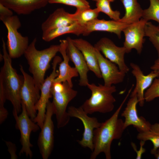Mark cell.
<instances>
[{"instance_id":"cell-1","label":"cell","mask_w":159,"mask_h":159,"mask_svg":"<svg viewBox=\"0 0 159 159\" xmlns=\"http://www.w3.org/2000/svg\"><path fill=\"white\" fill-rule=\"evenodd\" d=\"M131 87L127 94L115 112L108 119L101 123L94 131L93 149L90 159H95L101 153H103L106 159H111V147L113 141L120 139L125 130L124 121L119 118L122 107L131 92Z\"/></svg>"},{"instance_id":"cell-2","label":"cell","mask_w":159,"mask_h":159,"mask_svg":"<svg viewBox=\"0 0 159 159\" xmlns=\"http://www.w3.org/2000/svg\"><path fill=\"white\" fill-rule=\"evenodd\" d=\"M2 42L4 63L0 72V90L3 92L6 100L11 102L13 110L18 114L22 111L21 92L24 77L18 74L13 67L12 59L7 51L3 39Z\"/></svg>"},{"instance_id":"cell-3","label":"cell","mask_w":159,"mask_h":159,"mask_svg":"<svg viewBox=\"0 0 159 159\" xmlns=\"http://www.w3.org/2000/svg\"><path fill=\"white\" fill-rule=\"evenodd\" d=\"M34 38L29 44L24 54L29 65V70L33 75L35 87L40 92L41 87L45 79V73L50 67V62L59 52V45H52L42 50L37 49Z\"/></svg>"},{"instance_id":"cell-4","label":"cell","mask_w":159,"mask_h":159,"mask_svg":"<svg viewBox=\"0 0 159 159\" xmlns=\"http://www.w3.org/2000/svg\"><path fill=\"white\" fill-rule=\"evenodd\" d=\"M87 86L91 91V95L81 107L87 114L96 112L105 114L113 110L116 102L113 95L116 91L115 86L108 87L100 84L97 85L89 83Z\"/></svg>"},{"instance_id":"cell-5","label":"cell","mask_w":159,"mask_h":159,"mask_svg":"<svg viewBox=\"0 0 159 159\" xmlns=\"http://www.w3.org/2000/svg\"><path fill=\"white\" fill-rule=\"evenodd\" d=\"M7 30V47L8 52L11 59H16L24 55L28 48L29 39L23 36L18 30L21 26V22L17 16L8 17L0 16Z\"/></svg>"},{"instance_id":"cell-6","label":"cell","mask_w":159,"mask_h":159,"mask_svg":"<svg viewBox=\"0 0 159 159\" xmlns=\"http://www.w3.org/2000/svg\"><path fill=\"white\" fill-rule=\"evenodd\" d=\"M63 83L64 87L62 90L55 91L51 89L53 97L52 102L58 128L64 127L69 122L70 117L67 111V107L77 94V91L73 89L67 82Z\"/></svg>"},{"instance_id":"cell-7","label":"cell","mask_w":159,"mask_h":159,"mask_svg":"<svg viewBox=\"0 0 159 159\" xmlns=\"http://www.w3.org/2000/svg\"><path fill=\"white\" fill-rule=\"evenodd\" d=\"M22 111L21 114H18L13 110V115L15 120L16 128L19 130L21 134L20 142L22 148L19 155L25 154L27 157L31 158L33 153L31 149L33 145L30 142L31 133L37 131L40 128L37 123L32 120L27 113L25 105L21 102Z\"/></svg>"},{"instance_id":"cell-8","label":"cell","mask_w":159,"mask_h":159,"mask_svg":"<svg viewBox=\"0 0 159 159\" xmlns=\"http://www.w3.org/2000/svg\"><path fill=\"white\" fill-rule=\"evenodd\" d=\"M62 61L61 58L59 56H55L54 58L52 71L43 83L40 88V98L35 105V109L37 111V113L33 121L37 124L40 129L42 127L44 120L47 104L49 99L52 97L51 92L52 84L54 79L59 74V71L56 69L57 66Z\"/></svg>"},{"instance_id":"cell-9","label":"cell","mask_w":159,"mask_h":159,"mask_svg":"<svg viewBox=\"0 0 159 159\" xmlns=\"http://www.w3.org/2000/svg\"><path fill=\"white\" fill-rule=\"evenodd\" d=\"M54 110L52 102H48L43 125L41 129L38 145L42 158L47 159L53 150L54 145V125L52 120Z\"/></svg>"},{"instance_id":"cell-10","label":"cell","mask_w":159,"mask_h":159,"mask_svg":"<svg viewBox=\"0 0 159 159\" xmlns=\"http://www.w3.org/2000/svg\"><path fill=\"white\" fill-rule=\"evenodd\" d=\"M67 111L70 117L79 119L84 126L82 137L81 140L78 141L79 144L82 147L89 148L92 151L93 149L94 131L101 125V123L99 122L96 117L89 116L81 106L79 107L69 106Z\"/></svg>"},{"instance_id":"cell-11","label":"cell","mask_w":159,"mask_h":159,"mask_svg":"<svg viewBox=\"0 0 159 159\" xmlns=\"http://www.w3.org/2000/svg\"><path fill=\"white\" fill-rule=\"evenodd\" d=\"M105 57L115 64L119 69L125 74L130 70L125 62L124 56L126 53L125 48L116 46L110 39L104 37L101 38L94 46Z\"/></svg>"},{"instance_id":"cell-12","label":"cell","mask_w":159,"mask_h":159,"mask_svg":"<svg viewBox=\"0 0 159 159\" xmlns=\"http://www.w3.org/2000/svg\"><path fill=\"white\" fill-rule=\"evenodd\" d=\"M147 22L142 18L138 21L128 24L123 30L125 40L123 47L127 53L135 49L138 54H140L142 50L144 40L145 25Z\"/></svg>"},{"instance_id":"cell-13","label":"cell","mask_w":159,"mask_h":159,"mask_svg":"<svg viewBox=\"0 0 159 159\" xmlns=\"http://www.w3.org/2000/svg\"><path fill=\"white\" fill-rule=\"evenodd\" d=\"M20 70L24 77V82L21 92V102L25 105L30 117L32 120L37 113L35 106L40 97V92L37 90L33 77L27 73L23 66L20 65Z\"/></svg>"},{"instance_id":"cell-14","label":"cell","mask_w":159,"mask_h":159,"mask_svg":"<svg viewBox=\"0 0 159 159\" xmlns=\"http://www.w3.org/2000/svg\"><path fill=\"white\" fill-rule=\"evenodd\" d=\"M138 103L137 95L131 94L121 116L125 118L124 128L125 130L129 126L132 125L139 132L150 130L152 124L143 117L138 115L137 105Z\"/></svg>"},{"instance_id":"cell-15","label":"cell","mask_w":159,"mask_h":159,"mask_svg":"<svg viewBox=\"0 0 159 159\" xmlns=\"http://www.w3.org/2000/svg\"><path fill=\"white\" fill-rule=\"evenodd\" d=\"M95 49L104 85L109 87L122 82L126 74L122 72L115 64L104 57L100 51Z\"/></svg>"},{"instance_id":"cell-16","label":"cell","mask_w":159,"mask_h":159,"mask_svg":"<svg viewBox=\"0 0 159 159\" xmlns=\"http://www.w3.org/2000/svg\"><path fill=\"white\" fill-rule=\"evenodd\" d=\"M130 66L132 69L131 73L136 80L135 87L131 94L137 95L139 105L143 107L145 103L144 95L145 90L151 85L155 79L159 77V75L153 71L145 75L137 64L131 62Z\"/></svg>"},{"instance_id":"cell-17","label":"cell","mask_w":159,"mask_h":159,"mask_svg":"<svg viewBox=\"0 0 159 159\" xmlns=\"http://www.w3.org/2000/svg\"><path fill=\"white\" fill-rule=\"evenodd\" d=\"M66 39L67 54L74 64L80 76L78 84L82 87L87 86L89 83L87 73L90 69L86 61L81 52L73 44L72 39L68 37Z\"/></svg>"},{"instance_id":"cell-18","label":"cell","mask_w":159,"mask_h":159,"mask_svg":"<svg viewBox=\"0 0 159 159\" xmlns=\"http://www.w3.org/2000/svg\"><path fill=\"white\" fill-rule=\"evenodd\" d=\"M128 25L119 21L106 20L97 18L84 26L82 35L86 36L95 31H104L114 33L120 38L121 32Z\"/></svg>"},{"instance_id":"cell-19","label":"cell","mask_w":159,"mask_h":159,"mask_svg":"<svg viewBox=\"0 0 159 159\" xmlns=\"http://www.w3.org/2000/svg\"><path fill=\"white\" fill-rule=\"evenodd\" d=\"M59 52L62 55L63 60L59 64V74L54 80V82H67L73 87L72 79L78 76V71L74 67H71L69 64V58L67 54L66 48L67 41L66 39L60 40Z\"/></svg>"},{"instance_id":"cell-20","label":"cell","mask_w":159,"mask_h":159,"mask_svg":"<svg viewBox=\"0 0 159 159\" xmlns=\"http://www.w3.org/2000/svg\"><path fill=\"white\" fill-rule=\"evenodd\" d=\"M49 0H0V3L19 15H27L45 7Z\"/></svg>"},{"instance_id":"cell-21","label":"cell","mask_w":159,"mask_h":159,"mask_svg":"<svg viewBox=\"0 0 159 159\" xmlns=\"http://www.w3.org/2000/svg\"><path fill=\"white\" fill-rule=\"evenodd\" d=\"M72 41L83 55L90 70L92 71L97 77L102 78L94 46L82 38L72 39Z\"/></svg>"},{"instance_id":"cell-22","label":"cell","mask_w":159,"mask_h":159,"mask_svg":"<svg viewBox=\"0 0 159 159\" xmlns=\"http://www.w3.org/2000/svg\"><path fill=\"white\" fill-rule=\"evenodd\" d=\"M74 22L71 14L67 12L63 8H60L57 9L49 15L42 24L41 28L43 33Z\"/></svg>"},{"instance_id":"cell-23","label":"cell","mask_w":159,"mask_h":159,"mask_svg":"<svg viewBox=\"0 0 159 159\" xmlns=\"http://www.w3.org/2000/svg\"><path fill=\"white\" fill-rule=\"evenodd\" d=\"M125 10L124 16L119 20L129 24L138 21L142 17L143 10L137 0H120Z\"/></svg>"},{"instance_id":"cell-24","label":"cell","mask_w":159,"mask_h":159,"mask_svg":"<svg viewBox=\"0 0 159 159\" xmlns=\"http://www.w3.org/2000/svg\"><path fill=\"white\" fill-rule=\"evenodd\" d=\"M84 26L74 22L71 24L62 26L42 33V39L46 42H49L60 36L68 33L77 35L83 34Z\"/></svg>"},{"instance_id":"cell-25","label":"cell","mask_w":159,"mask_h":159,"mask_svg":"<svg viewBox=\"0 0 159 159\" xmlns=\"http://www.w3.org/2000/svg\"><path fill=\"white\" fill-rule=\"evenodd\" d=\"M137 138L140 140L145 142L148 140L151 141L153 147L150 150V153L153 155L156 150L159 148V123H155L151 125L148 130L139 132Z\"/></svg>"},{"instance_id":"cell-26","label":"cell","mask_w":159,"mask_h":159,"mask_svg":"<svg viewBox=\"0 0 159 159\" xmlns=\"http://www.w3.org/2000/svg\"><path fill=\"white\" fill-rule=\"evenodd\" d=\"M100 13L96 8L94 9L90 8L77 9L76 12L71 14V15L75 22L84 26L88 22L97 18Z\"/></svg>"},{"instance_id":"cell-27","label":"cell","mask_w":159,"mask_h":159,"mask_svg":"<svg viewBox=\"0 0 159 159\" xmlns=\"http://www.w3.org/2000/svg\"><path fill=\"white\" fill-rule=\"evenodd\" d=\"M145 36L149 39L155 48L159 58V26L153 24L151 22L147 21L145 25Z\"/></svg>"},{"instance_id":"cell-28","label":"cell","mask_w":159,"mask_h":159,"mask_svg":"<svg viewBox=\"0 0 159 159\" xmlns=\"http://www.w3.org/2000/svg\"><path fill=\"white\" fill-rule=\"evenodd\" d=\"M149 1L150 6L143 10L142 18L147 21L150 20L156 21L159 25V0H149Z\"/></svg>"},{"instance_id":"cell-29","label":"cell","mask_w":159,"mask_h":159,"mask_svg":"<svg viewBox=\"0 0 159 159\" xmlns=\"http://www.w3.org/2000/svg\"><path fill=\"white\" fill-rule=\"evenodd\" d=\"M109 0H98L96 2V8L100 12L107 14L112 20L119 21L120 19V13L119 11L112 10Z\"/></svg>"},{"instance_id":"cell-30","label":"cell","mask_w":159,"mask_h":159,"mask_svg":"<svg viewBox=\"0 0 159 159\" xmlns=\"http://www.w3.org/2000/svg\"><path fill=\"white\" fill-rule=\"evenodd\" d=\"M144 99L146 102H150L159 97V78L154 79L151 85L144 93Z\"/></svg>"},{"instance_id":"cell-31","label":"cell","mask_w":159,"mask_h":159,"mask_svg":"<svg viewBox=\"0 0 159 159\" xmlns=\"http://www.w3.org/2000/svg\"><path fill=\"white\" fill-rule=\"evenodd\" d=\"M49 3H58L75 7L77 9L90 8L86 0H49Z\"/></svg>"},{"instance_id":"cell-32","label":"cell","mask_w":159,"mask_h":159,"mask_svg":"<svg viewBox=\"0 0 159 159\" xmlns=\"http://www.w3.org/2000/svg\"><path fill=\"white\" fill-rule=\"evenodd\" d=\"M145 142L141 140L140 142V148L138 150L137 149V147L135 144L133 142L131 143V146L134 151L136 153V159H140L142 158V155L146 151L145 149L143 147V146Z\"/></svg>"},{"instance_id":"cell-33","label":"cell","mask_w":159,"mask_h":159,"mask_svg":"<svg viewBox=\"0 0 159 159\" xmlns=\"http://www.w3.org/2000/svg\"><path fill=\"white\" fill-rule=\"evenodd\" d=\"M13 14L12 10L0 3V16H10Z\"/></svg>"},{"instance_id":"cell-34","label":"cell","mask_w":159,"mask_h":159,"mask_svg":"<svg viewBox=\"0 0 159 159\" xmlns=\"http://www.w3.org/2000/svg\"><path fill=\"white\" fill-rule=\"evenodd\" d=\"M150 69L158 74L159 76V58H158L154 62V64L150 67Z\"/></svg>"},{"instance_id":"cell-35","label":"cell","mask_w":159,"mask_h":159,"mask_svg":"<svg viewBox=\"0 0 159 159\" xmlns=\"http://www.w3.org/2000/svg\"><path fill=\"white\" fill-rule=\"evenodd\" d=\"M153 155L156 159H159V148L156 150Z\"/></svg>"},{"instance_id":"cell-36","label":"cell","mask_w":159,"mask_h":159,"mask_svg":"<svg viewBox=\"0 0 159 159\" xmlns=\"http://www.w3.org/2000/svg\"><path fill=\"white\" fill-rule=\"evenodd\" d=\"M109 1H110V2H112L114 1H115V0H109Z\"/></svg>"},{"instance_id":"cell-37","label":"cell","mask_w":159,"mask_h":159,"mask_svg":"<svg viewBox=\"0 0 159 159\" xmlns=\"http://www.w3.org/2000/svg\"><path fill=\"white\" fill-rule=\"evenodd\" d=\"M93 1H95L96 2H97L98 0H92Z\"/></svg>"},{"instance_id":"cell-38","label":"cell","mask_w":159,"mask_h":159,"mask_svg":"<svg viewBox=\"0 0 159 159\" xmlns=\"http://www.w3.org/2000/svg\"></svg>"}]
</instances>
